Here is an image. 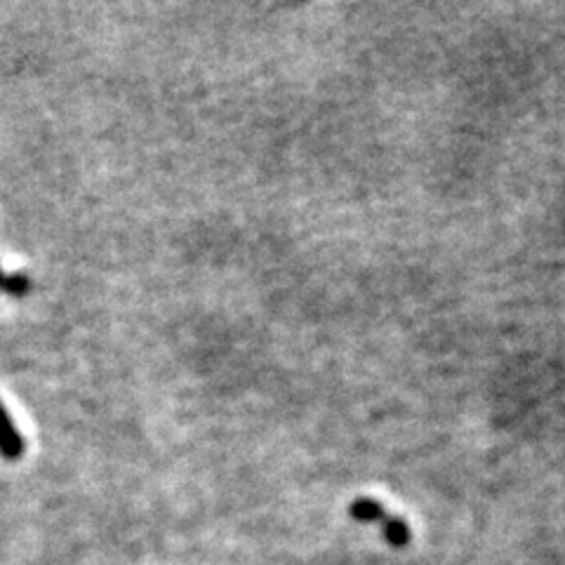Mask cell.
Wrapping results in <instances>:
<instances>
[{"label": "cell", "mask_w": 565, "mask_h": 565, "mask_svg": "<svg viewBox=\"0 0 565 565\" xmlns=\"http://www.w3.org/2000/svg\"><path fill=\"white\" fill-rule=\"evenodd\" d=\"M351 513L356 518H363V521H384V530L389 535V539L394 545H403L408 542L410 537V532L405 528L403 521H398V518H389L384 513V506L377 505V502H370V499H361L356 505L351 506Z\"/></svg>", "instance_id": "6da1fadb"}, {"label": "cell", "mask_w": 565, "mask_h": 565, "mask_svg": "<svg viewBox=\"0 0 565 565\" xmlns=\"http://www.w3.org/2000/svg\"><path fill=\"white\" fill-rule=\"evenodd\" d=\"M24 452H27V441L10 418L5 403L0 401V458L7 462H20Z\"/></svg>", "instance_id": "7a4b0ae2"}, {"label": "cell", "mask_w": 565, "mask_h": 565, "mask_svg": "<svg viewBox=\"0 0 565 565\" xmlns=\"http://www.w3.org/2000/svg\"><path fill=\"white\" fill-rule=\"evenodd\" d=\"M3 292L14 299H24L27 295H31L34 290V281L24 271H17V274H5V281H3Z\"/></svg>", "instance_id": "3957f363"}, {"label": "cell", "mask_w": 565, "mask_h": 565, "mask_svg": "<svg viewBox=\"0 0 565 565\" xmlns=\"http://www.w3.org/2000/svg\"><path fill=\"white\" fill-rule=\"evenodd\" d=\"M3 281H5V271L0 269V288H3Z\"/></svg>", "instance_id": "277c9868"}]
</instances>
